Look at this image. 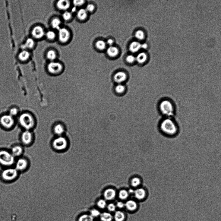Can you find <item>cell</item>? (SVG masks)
I'll use <instances>...</instances> for the list:
<instances>
[{"label":"cell","mask_w":221,"mask_h":221,"mask_svg":"<svg viewBox=\"0 0 221 221\" xmlns=\"http://www.w3.org/2000/svg\"><path fill=\"white\" fill-rule=\"evenodd\" d=\"M158 127L161 133L167 137H175L179 132L177 123L172 117H164L161 120Z\"/></svg>","instance_id":"1"},{"label":"cell","mask_w":221,"mask_h":221,"mask_svg":"<svg viewBox=\"0 0 221 221\" xmlns=\"http://www.w3.org/2000/svg\"><path fill=\"white\" fill-rule=\"evenodd\" d=\"M158 109L161 114L165 117H172L176 112L174 102L167 98L163 99L159 102Z\"/></svg>","instance_id":"2"},{"label":"cell","mask_w":221,"mask_h":221,"mask_svg":"<svg viewBox=\"0 0 221 221\" xmlns=\"http://www.w3.org/2000/svg\"><path fill=\"white\" fill-rule=\"evenodd\" d=\"M19 121L22 127L26 130L33 128L35 125V121L33 117L31 114L24 113L20 117Z\"/></svg>","instance_id":"3"},{"label":"cell","mask_w":221,"mask_h":221,"mask_svg":"<svg viewBox=\"0 0 221 221\" xmlns=\"http://www.w3.org/2000/svg\"><path fill=\"white\" fill-rule=\"evenodd\" d=\"M15 157L11 152L7 150L0 151V164L3 166L9 167L13 165Z\"/></svg>","instance_id":"4"},{"label":"cell","mask_w":221,"mask_h":221,"mask_svg":"<svg viewBox=\"0 0 221 221\" xmlns=\"http://www.w3.org/2000/svg\"><path fill=\"white\" fill-rule=\"evenodd\" d=\"M18 174V171L16 169L9 168L3 170L1 173V176L4 180L11 181L17 178Z\"/></svg>","instance_id":"5"},{"label":"cell","mask_w":221,"mask_h":221,"mask_svg":"<svg viewBox=\"0 0 221 221\" xmlns=\"http://www.w3.org/2000/svg\"><path fill=\"white\" fill-rule=\"evenodd\" d=\"M52 146L53 148L58 151L64 150L68 146V142L67 139L61 136L56 138L53 141Z\"/></svg>","instance_id":"6"},{"label":"cell","mask_w":221,"mask_h":221,"mask_svg":"<svg viewBox=\"0 0 221 221\" xmlns=\"http://www.w3.org/2000/svg\"><path fill=\"white\" fill-rule=\"evenodd\" d=\"M47 68L50 73L53 75H57L62 72L63 67L61 63L52 61L49 63L47 65Z\"/></svg>","instance_id":"7"},{"label":"cell","mask_w":221,"mask_h":221,"mask_svg":"<svg viewBox=\"0 0 221 221\" xmlns=\"http://www.w3.org/2000/svg\"><path fill=\"white\" fill-rule=\"evenodd\" d=\"M128 78V75L125 72L120 71L114 75L113 80L116 84H125L127 81Z\"/></svg>","instance_id":"8"},{"label":"cell","mask_w":221,"mask_h":221,"mask_svg":"<svg viewBox=\"0 0 221 221\" xmlns=\"http://www.w3.org/2000/svg\"><path fill=\"white\" fill-rule=\"evenodd\" d=\"M58 30V38L59 42L62 43L68 42L70 38V31L65 28H60Z\"/></svg>","instance_id":"9"},{"label":"cell","mask_w":221,"mask_h":221,"mask_svg":"<svg viewBox=\"0 0 221 221\" xmlns=\"http://www.w3.org/2000/svg\"><path fill=\"white\" fill-rule=\"evenodd\" d=\"M0 122L3 127L7 129H10L14 124V120L12 116L9 115H4L2 116L0 119Z\"/></svg>","instance_id":"10"},{"label":"cell","mask_w":221,"mask_h":221,"mask_svg":"<svg viewBox=\"0 0 221 221\" xmlns=\"http://www.w3.org/2000/svg\"><path fill=\"white\" fill-rule=\"evenodd\" d=\"M45 34V31L43 28L40 26L34 27L31 31V35L35 39H41Z\"/></svg>","instance_id":"11"},{"label":"cell","mask_w":221,"mask_h":221,"mask_svg":"<svg viewBox=\"0 0 221 221\" xmlns=\"http://www.w3.org/2000/svg\"><path fill=\"white\" fill-rule=\"evenodd\" d=\"M113 90L117 96H124L127 92V87L125 84H116L114 87Z\"/></svg>","instance_id":"12"},{"label":"cell","mask_w":221,"mask_h":221,"mask_svg":"<svg viewBox=\"0 0 221 221\" xmlns=\"http://www.w3.org/2000/svg\"><path fill=\"white\" fill-rule=\"evenodd\" d=\"M33 139V134L29 130H26L24 131L21 135V141L25 145H29L32 142Z\"/></svg>","instance_id":"13"},{"label":"cell","mask_w":221,"mask_h":221,"mask_svg":"<svg viewBox=\"0 0 221 221\" xmlns=\"http://www.w3.org/2000/svg\"><path fill=\"white\" fill-rule=\"evenodd\" d=\"M28 165L27 160L25 158L18 159L16 163V168L18 171H22L26 169Z\"/></svg>","instance_id":"14"},{"label":"cell","mask_w":221,"mask_h":221,"mask_svg":"<svg viewBox=\"0 0 221 221\" xmlns=\"http://www.w3.org/2000/svg\"><path fill=\"white\" fill-rule=\"evenodd\" d=\"M70 1L67 0H60L56 3L57 7L60 10L66 11L70 8Z\"/></svg>","instance_id":"15"},{"label":"cell","mask_w":221,"mask_h":221,"mask_svg":"<svg viewBox=\"0 0 221 221\" xmlns=\"http://www.w3.org/2000/svg\"><path fill=\"white\" fill-rule=\"evenodd\" d=\"M23 148L19 145L14 146L11 149V153L15 157L20 156L23 154Z\"/></svg>","instance_id":"16"},{"label":"cell","mask_w":221,"mask_h":221,"mask_svg":"<svg viewBox=\"0 0 221 221\" xmlns=\"http://www.w3.org/2000/svg\"><path fill=\"white\" fill-rule=\"evenodd\" d=\"M116 195V192L112 189H107L104 193V197L107 200H111L115 198Z\"/></svg>","instance_id":"17"},{"label":"cell","mask_w":221,"mask_h":221,"mask_svg":"<svg viewBox=\"0 0 221 221\" xmlns=\"http://www.w3.org/2000/svg\"><path fill=\"white\" fill-rule=\"evenodd\" d=\"M134 192L136 198L138 200H143L146 196V191L143 188L138 189Z\"/></svg>","instance_id":"18"},{"label":"cell","mask_w":221,"mask_h":221,"mask_svg":"<svg viewBox=\"0 0 221 221\" xmlns=\"http://www.w3.org/2000/svg\"><path fill=\"white\" fill-rule=\"evenodd\" d=\"M125 207L128 210L133 211L136 209L137 204L134 201L129 200L125 204Z\"/></svg>","instance_id":"19"},{"label":"cell","mask_w":221,"mask_h":221,"mask_svg":"<svg viewBox=\"0 0 221 221\" xmlns=\"http://www.w3.org/2000/svg\"><path fill=\"white\" fill-rule=\"evenodd\" d=\"M141 48V44L137 42H132L129 46V49L132 53L137 52Z\"/></svg>","instance_id":"20"},{"label":"cell","mask_w":221,"mask_h":221,"mask_svg":"<svg viewBox=\"0 0 221 221\" xmlns=\"http://www.w3.org/2000/svg\"><path fill=\"white\" fill-rule=\"evenodd\" d=\"M99 216L102 221H112L113 218L112 214L108 212H105L101 213Z\"/></svg>","instance_id":"21"},{"label":"cell","mask_w":221,"mask_h":221,"mask_svg":"<svg viewBox=\"0 0 221 221\" xmlns=\"http://www.w3.org/2000/svg\"><path fill=\"white\" fill-rule=\"evenodd\" d=\"M53 131L56 134L60 136L64 133L65 128L64 126L62 124H58L55 126L53 128Z\"/></svg>","instance_id":"22"},{"label":"cell","mask_w":221,"mask_h":221,"mask_svg":"<svg viewBox=\"0 0 221 221\" xmlns=\"http://www.w3.org/2000/svg\"><path fill=\"white\" fill-rule=\"evenodd\" d=\"M87 12L86 9H82L78 11L77 14V17L79 20L83 21L87 18Z\"/></svg>","instance_id":"23"},{"label":"cell","mask_w":221,"mask_h":221,"mask_svg":"<svg viewBox=\"0 0 221 221\" xmlns=\"http://www.w3.org/2000/svg\"><path fill=\"white\" fill-rule=\"evenodd\" d=\"M114 217L115 221H123L125 219V214L121 211H115Z\"/></svg>","instance_id":"24"},{"label":"cell","mask_w":221,"mask_h":221,"mask_svg":"<svg viewBox=\"0 0 221 221\" xmlns=\"http://www.w3.org/2000/svg\"><path fill=\"white\" fill-rule=\"evenodd\" d=\"M119 50L116 47L110 46L107 50L108 55L111 57H114L118 55Z\"/></svg>","instance_id":"25"},{"label":"cell","mask_w":221,"mask_h":221,"mask_svg":"<svg viewBox=\"0 0 221 221\" xmlns=\"http://www.w3.org/2000/svg\"><path fill=\"white\" fill-rule=\"evenodd\" d=\"M61 23L60 20L58 18H55L53 19L51 21V25L53 29L59 30L60 27V26Z\"/></svg>","instance_id":"26"},{"label":"cell","mask_w":221,"mask_h":221,"mask_svg":"<svg viewBox=\"0 0 221 221\" xmlns=\"http://www.w3.org/2000/svg\"><path fill=\"white\" fill-rule=\"evenodd\" d=\"M30 56V53L29 52L26 50H24L20 53L18 57L21 60L25 61L29 59Z\"/></svg>","instance_id":"27"},{"label":"cell","mask_w":221,"mask_h":221,"mask_svg":"<svg viewBox=\"0 0 221 221\" xmlns=\"http://www.w3.org/2000/svg\"><path fill=\"white\" fill-rule=\"evenodd\" d=\"M46 56L47 58L50 60L53 61L56 59L57 55L54 50H50L47 52Z\"/></svg>","instance_id":"28"},{"label":"cell","mask_w":221,"mask_h":221,"mask_svg":"<svg viewBox=\"0 0 221 221\" xmlns=\"http://www.w3.org/2000/svg\"><path fill=\"white\" fill-rule=\"evenodd\" d=\"M147 58V56L146 53H141L139 54L136 58L137 62L139 64H142L144 63Z\"/></svg>","instance_id":"29"},{"label":"cell","mask_w":221,"mask_h":221,"mask_svg":"<svg viewBox=\"0 0 221 221\" xmlns=\"http://www.w3.org/2000/svg\"><path fill=\"white\" fill-rule=\"evenodd\" d=\"M35 44V43L34 40L31 38H29L27 40L25 43V47L28 49H31L33 48Z\"/></svg>","instance_id":"30"},{"label":"cell","mask_w":221,"mask_h":221,"mask_svg":"<svg viewBox=\"0 0 221 221\" xmlns=\"http://www.w3.org/2000/svg\"><path fill=\"white\" fill-rule=\"evenodd\" d=\"M94 219L90 214H84L80 217L79 221H94Z\"/></svg>","instance_id":"31"},{"label":"cell","mask_w":221,"mask_h":221,"mask_svg":"<svg viewBox=\"0 0 221 221\" xmlns=\"http://www.w3.org/2000/svg\"><path fill=\"white\" fill-rule=\"evenodd\" d=\"M45 36L47 39L52 41L54 40L56 37V35L54 31H49L45 33Z\"/></svg>","instance_id":"32"},{"label":"cell","mask_w":221,"mask_h":221,"mask_svg":"<svg viewBox=\"0 0 221 221\" xmlns=\"http://www.w3.org/2000/svg\"><path fill=\"white\" fill-rule=\"evenodd\" d=\"M96 46L97 48L99 50H102L106 47V43L103 41L99 40L96 43Z\"/></svg>","instance_id":"33"},{"label":"cell","mask_w":221,"mask_h":221,"mask_svg":"<svg viewBox=\"0 0 221 221\" xmlns=\"http://www.w3.org/2000/svg\"><path fill=\"white\" fill-rule=\"evenodd\" d=\"M72 17V15L70 12L68 11H65L62 15V18L65 21L70 20Z\"/></svg>","instance_id":"34"},{"label":"cell","mask_w":221,"mask_h":221,"mask_svg":"<svg viewBox=\"0 0 221 221\" xmlns=\"http://www.w3.org/2000/svg\"><path fill=\"white\" fill-rule=\"evenodd\" d=\"M128 196V193L127 191L125 190H122L120 191L119 194V197L121 199L124 200L126 199Z\"/></svg>","instance_id":"35"},{"label":"cell","mask_w":221,"mask_h":221,"mask_svg":"<svg viewBox=\"0 0 221 221\" xmlns=\"http://www.w3.org/2000/svg\"><path fill=\"white\" fill-rule=\"evenodd\" d=\"M135 37L139 40H141L144 38V33L143 31L141 30L137 31L135 34Z\"/></svg>","instance_id":"36"},{"label":"cell","mask_w":221,"mask_h":221,"mask_svg":"<svg viewBox=\"0 0 221 221\" xmlns=\"http://www.w3.org/2000/svg\"><path fill=\"white\" fill-rule=\"evenodd\" d=\"M97 205L100 209H104L107 206L106 202L105 200H100L97 202Z\"/></svg>","instance_id":"37"},{"label":"cell","mask_w":221,"mask_h":221,"mask_svg":"<svg viewBox=\"0 0 221 221\" xmlns=\"http://www.w3.org/2000/svg\"><path fill=\"white\" fill-rule=\"evenodd\" d=\"M101 213L100 211L96 209H93L90 211V215L94 218L100 216Z\"/></svg>","instance_id":"38"},{"label":"cell","mask_w":221,"mask_h":221,"mask_svg":"<svg viewBox=\"0 0 221 221\" xmlns=\"http://www.w3.org/2000/svg\"><path fill=\"white\" fill-rule=\"evenodd\" d=\"M131 183L132 186H133V187H136L140 183V180L137 178H134L132 180Z\"/></svg>","instance_id":"39"},{"label":"cell","mask_w":221,"mask_h":221,"mask_svg":"<svg viewBox=\"0 0 221 221\" xmlns=\"http://www.w3.org/2000/svg\"><path fill=\"white\" fill-rule=\"evenodd\" d=\"M116 205L112 203L109 204L107 206V209L110 212H114L116 210Z\"/></svg>","instance_id":"40"},{"label":"cell","mask_w":221,"mask_h":221,"mask_svg":"<svg viewBox=\"0 0 221 221\" xmlns=\"http://www.w3.org/2000/svg\"><path fill=\"white\" fill-rule=\"evenodd\" d=\"M85 1H82V0L74 1H73V4L75 6L80 7V6H81L84 4Z\"/></svg>","instance_id":"41"},{"label":"cell","mask_w":221,"mask_h":221,"mask_svg":"<svg viewBox=\"0 0 221 221\" xmlns=\"http://www.w3.org/2000/svg\"><path fill=\"white\" fill-rule=\"evenodd\" d=\"M136 60L135 57L132 55H129L126 58V61L129 63H133Z\"/></svg>","instance_id":"42"},{"label":"cell","mask_w":221,"mask_h":221,"mask_svg":"<svg viewBox=\"0 0 221 221\" xmlns=\"http://www.w3.org/2000/svg\"><path fill=\"white\" fill-rule=\"evenodd\" d=\"M18 112V110L16 108L11 109L10 110V115L11 116H14L16 115Z\"/></svg>","instance_id":"43"},{"label":"cell","mask_w":221,"mask_h":221,"mask_svg":"<svg viewBox=\"0 0 221 221\" xmlns=\"http://www.w3.org/2000/svg\"><path fill=\"white\" fill-rule=\"evenodd\" d=\"M94 9V6L92 4H88L86 7V10L87 11L91 12Z\"/></svg>","instance_id":"44"},{"label":"cell","mask_w":221,"mask_h":221,"mask_svg":"<svg viewBox=\"0 0 221 221\" xmlns=\"http://www.w3.org/2000/svg\"><path fill=\"white\" fill-rule=\"evenodd\" d=\"M116 206L119 208V209H122L125 207V204L122 202H118L117 203Z\"/></svg>","instance_id":"45"},{"label":"cell","mask_w":221,"mask_h":221,"mask_svg":"<svg viewBox=\"0 0 221 221\" xmlns=\"http://www.w3.org/2000/svg\"><path fill=\"white\" fill-rule=\"evenodd\" d=\"M107 43L110 46H112L113 43V41L112 39H109L107 41Z\"/></svg>","instance_id":"46"},{"label":"cell","mask_w":221,"mask_h":221,"mask_svg":"<svg viewBox=\"0 0 221 221\" xmlns=\"http://www.w3.org/2000/svg\"><path fill=\"white\" fill-rule=\"evenodd\" d=\"M147 45L146 43L141 44V48L146 49L147 48Z\"/></svg>","instance_id":"47"},{"label":"cell","mask_w":221,"mask_h":221,"mask_svg":"<svg viewBox=\"0 0 221 221\" xmlns=\"http://www.w3.org/2000/svg\"><path fill=\"white\" fill-rule=\"evenodd\" d=\"M129 192L131 193H133L134 192L133 190H132V189H130V190H129Z\"/></svg>","instance_id":"48"}]
</instances>
